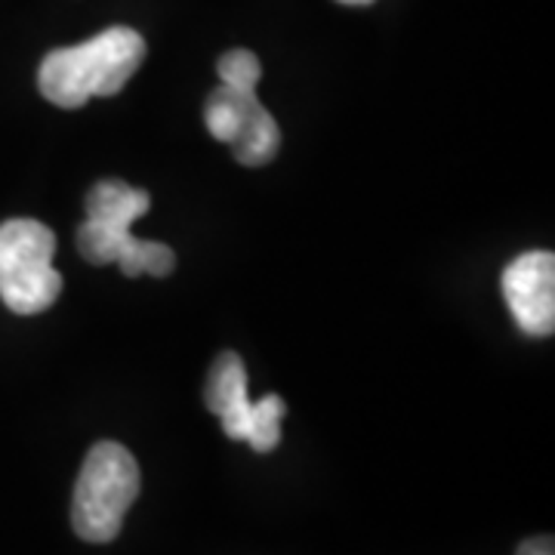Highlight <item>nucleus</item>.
<instances>
[{
  "instance_id": "f257e3e1",
  "label": "nucleus",
  "mask_w": 555,
  "mask_h": 555,
  "mask_svg": "<svg viewBox=\"0 0 555 555\" xmlns=\"http://www.w3.org/2000/svg\"><path fill=\"white\" fill-rule=\"evenodd\" d=\"M145 60V40L133 28L115 25L96 38L62 47L40 62L38 87L43 100L60 108H83L96 96H115Z\"/></svg>"
},
{
  "instance_id": "f03ea898",
  "label": "nucleus",
  "mask_w": 555,
  "mask_h": 555,
  "mask_svg": "<svg viewBox=\"0 0 555 555\" xmlns=\"http://www.w3.org/2000/svg\"><path fill=\"white\" fill-rule=\"evenodd\" d=\"M139 463L118 441H100L80 466L72 528L87 543H112L139 496Z\"/></svg>"
},
{
  "instance_id": "7ed1b4c3",
  "label": "nucleus",
  "mask_w": 555,
  "mask_h": 555,
  "mask_svg": "<svg viewBox=\"0 0 555 555\" xmlns=\"http://www.w3.org/2000/svg\"><path fill=\"white\" fill-rule=\"evenodd\" d=\"M56 235L38 219H10L0 225V299L16 315L47 312L62 294L53 269Z\"/></svg>"
},
{
  "instance_id": "20e7f679",
  "label": "nucleus",
  "mask_w": 555,
  "mask_h": 555,
  "mask_svg": "<svg viewBox=\"0 0 555 555\" xmlns=\"http://www.w3.org/2000/svg\"><path fill=\"white\" fill-rule=\"evenodd\" d=\"M130 225L133 222H127V219L87 217L78 229L80 257L93 266L118 262L127 278L170 275L177 266L173 250L160 241H139L130 232Z\"/></svg>"
},
{
  "instance_id": "39448f33",
  "label": "nucleus",
  "mask_w": 555,
  "mask_h": 555,
  "mask_svg": "<svg viewBox=\"0 0 555 555\" xmlns=\"http://www.w3.org/2000/svg\"><path fill=\"white\" fill-rule=\"evenodd\" d=\"M503 297L528 337H550L555 331V257L531 250L513 259L503 272Z\"/></svg>"
},
{
  "instance_id": "423d86ee",
  "label": "nucleus",
  "mask_w": 555,
  "mask_h": 555,
  "mask_svg": "<svg viewBox=\"0 0 555 555\" xmlns=\"http://www.w3.org/2000/svg\"><path fill=\"white\" fill-rule=\"evenodd\" d=\"M204 401L210 414L219 416L222 433L235 441L247 438V423H250V408L254 401L247 396V371L244 361L235 352H222L210 367V377L204 386Z\"/></svg>"
},
{
  "instance_id": "0eeeda50",
  "label": "nucleus",
  "mask_w": 555,
  "mask_h": 555,
  "mask_svg": "<svg viewBox=\"0 0 555 555\" xmlns=\"http://www.w3.org/2000/svg\"><path fill=\"white\" fill-rule=\"evenodd\" d=\"M235 93L241 112L238 137L232 139V152L244 167H262L275 158L281 133H278L275 118L266 112V105L259 102L257 87H235V83H222Z\"/></svg>"
},
{
  "instance_id": "6e6552de",
  "label": "nucleus",
  "mask_w": 555,
  "mask_h": 555,
  "mask_svg": "<svg viewBox=\"0 0 555 555\" xmlns=\"http://www.w3.org/2000/svg\"><path fill=\"white\" fill-rule=\"evenodd\" d=\"M152 198L149 192L133 189L120 179H105L96 182L87 195V217H105V219H127L137 222L142 214H149Z\"/></svg>"
},
{
  "instance_id": "1a4fd4ad",
  "label": "nucleus",
  "mask_w": 555,
  "mask_h": 555,
  "mask_svg": "<svg viewBox=\"0 0 555 555\" xmlns=\"http://www.w3.org/2000/svg\"><path fill=\"white\" fill-rule=\"evenodd\" d=\"M287 414V404L281 396H266L262 401H254L250 408V423H247V444L257 454L275 451L281 441V420Z\"/></svg>"
},
{
  "instance_id": "9d476101",
  "label": "nucleus",
  "mask_w": 555,
  "mask_h": 555,
  "mask_svg": "<svg viewBox=\"0 0 555 555\" xmlns=\"http://www.w3.org/2000/svg\"><path fill=\"white\" fill-rule=\"evenodd\" d=\"M204 124L210 130V137L219 139V142H229L238 137L241 127V112H238V100L229 87L219 83L217 90L210 93V100L204 105Z\"/></svg>"
},
{
  "instance_id": "9b49d317",
  "label": "nucleus",
  "mask_w": 555,
  "mask_h": 555,
  "mask_svg": "<svg viewBox=\"0 0 555 555\" xmlns=\"http://www.w3.org/2000/svg\"><path fill=\"white\" fill-rule=\"evenodd\" d=\"M219 83H235V87H257L262 78V65L250 50H229L217 62Z\"/></svg>"
},
{
  "instance_id": "f8f14e48",
  "label": "nucleus",
  "mask_w": 555,
  "mask_h": 555,
  "mask_svg": "<svg viewBox=\"0 0 555 555\" xmlns=\"http://www.w3.org/2000/svg\"><path fill=\"white\" fill-rule=\"evenodd\" d=\"M516 555H555L553 537H528L516 550Z\"/></svg>"
},
{
  "instance_id": "ddd939ff",
  "label": "nucleus",
  "mask_w": 555,
  "mask_h": 555,
  "mask_svg": "<svg viewBox=\"0 0 555 555\" xmlns=\"http://www.w3.org/2000/svg\"><path fill=\"white\" fill-rule=\"evenodd\" d=\"M337 3H346V7H367V3H374V0H337Z\"/></svg>"
}]
</instances>
